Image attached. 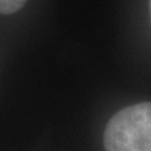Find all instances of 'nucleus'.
I'll list each match as a JSON object with an SVG mask.
<instances>
[{"mask_svg":"<svg viewBox=\"0 0 151 151\" xmlns=\"http://www.w3.org/2000/svg\"><path fill=\"white\" fill-rule=\"evenodd\" d=\"M150 14H151V0H150Z\"/></svg>","mask_w":151,"mask_h":151,"instance_id":"obj_3","label":"nucleus"},{"mask_svg":"<svg viewBox=\"0 0 151 151\" xmlns=\"http://www.w3.org/2000/svg\"><path fill=\"white\" fill-rule=\"evenodd\" d=\"M106 151H151V102L119 111L104 133Z\"/></svg>","mask_w":151,"mask_h":151,"instance_id":"obj_1","label":"nucleus"},{"mask_svg":"<svg viewBox=\"0 0 151 151\" xmlns=\"http://www.w3.org/2000/svg\"><path fill=\"white\" fill-rule=\"evenodd\" d=\"M27 0H0V14L16 13L25 4Z\"/></svg>","mask_w":151,"mask_h":151,"instance_id":"obj_2","label":"nucleus"}]
</instances>
